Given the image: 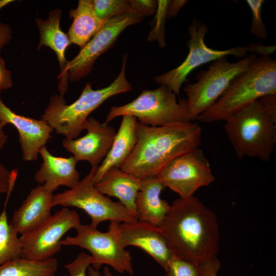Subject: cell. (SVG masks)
Listing matches in <instances>:
<instances>
[{"instance_id": "6da1fadb", "label": "cell", "mask_w": 276, "mask_h": 276, "mask_svg": "<svg viewBox=\"0 0 276 276\" xmlns=\"http://www.w3.org/2000/svg\"><path fill=\"white\" fill-rule=\"evenodd\" d=\"M136 134L135 146L120 169L141 179L157 176L170 162L202 142L201 128L193 122L152 127L137 121Z\"/></svg>"}, {"instance_id": "7a4b0ae2", "label": "cell", "mask_w": 276, "mask_h": 276, "mask_svg": "<svg viewBox=\"0 0 276 276\" xmlns=\"http://www.w3.org/2000/svg\"><path fill=\"white\" fill-rule=\"evenodd\" d=\"M159 227L182 257L201 260L216 256L218 252L217 217L193 196L174 201Z\"/></svg>"}, {"instance_id": "3957f363", "label": "cell", "mask_w": 276, "mask_h": 276, "mask_svg": "<svg viewBox=\"0 0 276 276\" xmlns=\"http://www.w3.org/2000/svg\"><path fill=\"white\" fill-rule=\"evenodd\" d=\"M127 57L126 55L124 56L121 72L109 85L95 90L88 83L79 98L70 104H66L63 96L54 95L50 97L40 119L64 139L78 138L94 110L108 98L132 89L125 75Z\"/></svg>"}, {"instance_id": "277c9868", "label": "cell", "mask_w": 276, "mask_h": 276, "mask_svg": "<svg viewBox=\"0 0 276 276\" xmlns=\"http://www.w3.org/2000/svg\"><path fill=\"white\" fill-rule=\"evenodd\" d=\"M269 94H276V60L269 56H260L234 80L221 97L196 120L205 123L224 120Z\"/></svg>"}, {"instance_id": "5b68a950", "label": "cell", "mask_w": 276, "mask_h": 276, "mask_svg": "<svg viewBox=\"0 0 276 276\" xmlns=\"http://www.w3.org/2000/svg\"><path fill=\"white\" fill-rule=\"evenodd\" d=\"M224 121V130L238 158L270 160L276 143V121L264 111L258 99Z\"/></svg>"}, {"instance_id": "8992f818", "label": "cell", "mask_w": 276, "mask_h": 276, "mask_svg": "<svg viewBox=\"0 0 276 276\" xmlns=\"http://www.w3.org/2000/svg\"><path fill=\"white\" fill-rule=\"evenodd\" d=\"M124 115L132 116L141 124L152 127L191 122L186 99L177 101L176 95L166 86L144 90L130 102L111 107L104 123L108 124Z\"/></svg>"}, {"instance_id": "52a82bcc", "label": "cell", "mask_w": 276, "mask_h": 276, "mask_svg": "<svg viewBox=\"0 0 276 276\" xmlns=\"http://www.w3.org/2000/svg\"><path fill=\"white\" fill-rule=\"evenodd\" d=\"M257 58L250 54L236 62L227 57L220 58L206 70L197 75V81L184 87L187 99L188 117L191 122L196 120L209 109L227 90L234 80L246 71Z\"/></svg>"}, {"instance_id": "ba28073f", "label": "cell", "mask_w": 276, "mask_h": 276, "mask_svg": "<svg viewBox=\"0 0 276 276\" xmlns=\"http://www.w3.org/2000/svg\"><path fill=\"white\" fill-rule=\"evenodd\" d=\"M111 221L108 231L102 232L90 224H78L75 229L77 235L68 236L61 241V245L78 246L89 251L94 259L91 265L99 270L103 264L109 265L117 272L133 274L132 257L129 251L122 244L118 233L119 223Z\"/></svg>"}, {"instance_id": "9c48e42d", "label": "cell", "mask_w": 276, "mask_h": 276, "mask_svg": "<svg viewBox=\"0 0 276 276\" xmlns=\"http://www.w3.org/2000/svg\"><path fill=\"white\" fill-rule=\"evenodd\" d=\"M98 166L91 170L74 187L53 196V207L60 205L83 210L91 218L94 227L102 222L109 220L120 222L137 220L120 202H115L101 193L95 187V176Z\"/></svg>"}, {"instance_id": "30bf717a", "label": "cell", "mask_w": 276, "mask_h": 276, "mask_svg": "<svg viewBox=\"0 0 276 276\" xmlns=\"http://www.w3.org/2000/svg\"><path fill=\"white\" fill-rule=\"evenodd\" d=\"M190 37L188 42L189 52L185 60L177 67L155 76L154 81L160 86H166L176 95L188 76L198 66L228 55L238 58L245 57L249 52L252 53V43L247 46L236 47L225 50H217L208 47L204 37L208 28L206 25L194 19L189 28Z\"/></svg>"}, {"instance_id": "8fae6325", "label": "cell", "mask_w": 276, "mask_h": 276, "mask_svg": "<svg viewBox=\"0 0 276 276\" xmlns=\"http://www.w3.org/2000/svg\"><path fill=\"white\" fill-rule=\"evenodd\" d=\"M156 177L180 198H188L200 188L215 180L210 163L198 148L182 154L167 164Z\"/></svg>"}, {"instance_id": "7c38bea8", "label": "cell", "mask_w": 276, "mask_h": 276, "mask_svg": "<svg viewBox=\"0 0 276 276\" xmlns=\"http://www.w3.org/2000/svg\"><path fill=\"white\" fill-rule=\"evenodd\" d=\"M143 17L130 9L124 14L105 21L104 24L79 53L67 63L68 79L78 81L93 70L97 59L111 47L117 38L129 26L139 23Z\"/></svg>"}, {"instance_id": "4fadbf2b", "label": "cell", "mask_w": 276, "mask_h": 276, "mask_svg": "<svg viewBox=\"0 0 276 276\" xmlns=\"http://www.w3.org/2000/svg\"><path fill=\"white\" fill-rule=\"evenodd\" d=\"M79 223L80 217L75 210L62 208L36 228L19 237L22 257L34 260L53 257L61 249L62 237Z\"/></svg>"}, {"instance_id": "5bb4252c", "label": "cell", "mask_w": 276, "mask_h": 276, "mask_svg": "<svg viewBox=\"0 0 276 276\" xmlns=\"http://www.w3.org/2000/svg\"><path fill=\"white\" fill-rule=\"evenodd\" d=\"M118 233L123 245L138 247L151 256L164 269L178 255L160 227L135 220L120 223Z\"/></svg>"}, {"instance_id": "9a60e30c", "label": "cell", "mask_w": 276, "mask_h": 276, "mask_svg": "<svg viewBox=\"0 0 276 276\" xmlns=\"http://www.w3.org/2000/svg\"><path fill=\"white\" fill-rule=\"evenodd\" d=\"M84 129L87 133L75 139L62 140V146L73 154L78 162L87 161L91 166H98L108 154L116 130L112 126L101 123L94 118L86 121Z\"/></svg>"}, {"instance_id": "2e32d148", "label": "cell", "mask_w": 276, "mask_h": 276, "mask_svg": "<svg viewBox=\"0 0 276 276\" xmlns=\"http://www.w3.org/2000/svg\"><path fill=\"white\" fill-rule=\"evenodd\" d=\"M0 121L5 126L13 125L17 130L19 143L25 161L36 160L39 150L52 137L54 130L45 122L18 114L7 106L0 98Z\"/></svg>"}, {"instance_id": "e0dca14e", "label": "cell", "mask_w": 276, "mask_h": 276, "mask_svg": "<svg viewBox=\"0 0 276 276\" xmlns=\"http://www.w3.org/2000/svg\"><path fill=\"white\" fill-rule=\"evenodd\" d=\"M53 192L43 185L31 190L13 213L11 223L21 235L35 229L51 216Z\"/></svg>"}, {"instance_id": "ac0fdd59", "label": "cell", "mask_w": 276, "mask_h": 276, "mask_svg": "<svg viewBox=\"0 0 276 276\" xmlns=\"http://www.w3.org/2000/svg\"><path fill=\"white\" fill-rule=\"evenodd\" d=\"M61 15V10L55 9L50 11L47 19L36 18L35 23L39 34L37 51L42 46H45L56 54L60 69L58 90L60 95L64 97L68 88V77L66 72L68 61L65 53L71 42L68 35L60 28Z\"/></svg>"}, {"instance_id": "d6986e66", "label": "cell", "mask_w": 276, "mask_h": 276, "mask_svg": "<svg viewBox=\"0 0 276 276\" xmlns=\"http://www.w3.org/2000/svg\"><path fill=\"white\" fill-rule=\"evenodd\" d=\"M42 162L35 174L36 181L54 192L59 186L70 189L79 181V173L76 169L77 161L73 156L63 157L53 155L45 146L39 151Z\"/></svg>"}, {"instance_id": "ffe728a7", "label": "cell", "mask_w": 276, "mask_h": 276, "mask_svg": "<svg viewBox=\"0 0 276 276\" xmlns=\"http://www.w3.org/2000/svg\"><path fill=\"white\" fill-rule=\"evenodd\" d=\"M141 180L120 168L113 167L104 174L95 183V187L104 195L117 198L136 219L135 199L140 189Z\"/></svg>"}, {"instance_id": "44dd1931", "label": "cell", "mask_w": 276, "mask_h": 276, "mask_svg": "<svg viewBox=\"0 0 276 276\" xmlns=\"http://www.w3.org/2000/svg\"><path fill=\"white\" fill-rule=\"evenodd\" d=\"M165 187L156 176L141 180L135 206L137 220L160 226L167 215L170 205L160 197Z\"/></svg>"}, {"instance_id": "7402d4cb", "label": "cell", "mask_w": 276, "mask_h": 276, "mask_svg": "<svg viewBox=\"0 0 276 276\" xmlns=\"http://www.w3.org/2000/svg\"><path fill=\"white\" fill-rule=\"evenodd\" d=\"M120 128L114 136L111 148L100 166H98L94 181L96 183L111 168H120L132 153L136 143L135 118L122 116Z\"/></svg>"}, {"instance_id": "603a6c76", "label": "cell", "mask_w": 276, "mask_h": 276, "mask_svg": "<svg viewBox=\"0 0 276 276\" xmlns=\"http://www.w3.org/2000/svg\"><path fill=\"white\" fill-rule=\"evenodd\" d=\"M73 22L67 35L71 43L82 48L100 29L105 20L95 13L91 0H80L75 9L70 12Z\"/></svg>"}, {"instance_id": "cb8c5ba5", "label": "cell", "mask_w": 276, "mask_h": 276, "mask_svg": "<svg viewBox=\"0 0 276 276\" xmlns=\"http://www.w3.org/2000/svg\"><path fill=\"white\" fill-rule=\"evenodd\" d=\"M58 262L52 257L34 260L19 257L0 266V276H55Z\"/></svg>"}, {"instance_id": "d4e9b609", "label": "cell", "mask_w": 276, "mask_h": 276, "mask_svg": "<svg viewBox=\"0 0 276 276\" xmlns=\"http://www.w3.org/2000/svg\"><path fill=\"white\" fill-rule=\"evenodd\" d=\"M220 268L216 256L199 260L177 255L165 268V276H217Z\"/></svg>"}, {"instance_id": "484cf974", "label": "cell", "mask_w": 276, "mask_h": 276, "mask_svg": "<svg viewBox=\"0 0 276 276\" xmlns=\"http://www.w3.org/2000/svg\"><path fill=\"white\" fill-rule=\"evenodd\" d=\"M12 190L7 193L4 209L0 214V266L22 257V247L18 233L8 221L7 205Z\"/></svg>"}, {"instance_id": "4316f807", "label": "cell", "mask_w": 276, "mask_h": 276, "mask_svg": "<svg viewBox=\"0 0 276 276\" xmlns=\"http://www.w3.org/2000/svg\"><path fill=\"white\" fill-rule=\"evenodd\" d=\"M92 4L95 13L103 20L124 14L130 10L128 1L125 0H94Z\"/></svg>"}, {"instance_id": "83f0119b", "label": "cell", "mask_w": 276, "mask_h": 276, "mask_svg": "<svg viewBox=\"0 0 276 276\" xmlns=\"http://www.w3.org/2000/svg\"><path fill=\"white\" fill-rule=\"evenodd\" d=\"M170 2L169 0L157 1L153 27L148 37L149 41L156 40L162 48H164L166 44L165 24L167 19V11Z\"/></svg>"}, {"instance_id": "f1b7e54d", "label": "cell", "mask_w": 276, "mask_h": 276, "mask_svg": "<svg viewBox=\"0 0 276 276\" xmlns=\"http://www.w3.org/2000/svg\"><path fill=\"white\" fill-rule=\"evenodd\" d=\"M251 10L252 22L250 32L257 38L266 39L268 34L266 25L262 18L263 0H247L246 1Z\"/></svg>"}, {"instance_id": "f546056e", "label": "cell", "mask_w": 276, "mask_h": 276, "mask_svg": "<svg viewBox=\"0 0 276 276\" xmlns=\"http://www.w3.org/2000/svg\"><path fill=\"white\" fill-rule=\"evenodd\" d=\"M93 257L84 252L80 253L72 262L64 265L70 276H87L88 268L93 264Z\"/></svg>"}, {"instance_id": "4dcf8cb0", "label": "cell", "mask_w": 276, "mask_h": 276, "mask_svg": "<svg viewBox=\"0 0 276 276\" xmlns=\"http://www.w3.org/2000/svg\"><path fill=\"white\" fill-rule=\"evenodd\" d=\"M130 9L142 17L155 14L157 8V1L154 0L128 1Z\"/></svg>"}, {"instance_id": "1f68e13d", "label": "cell", "mask_w": 276, "mask_h": 276, "mask_svg": "<svg viewBox=\"0 0 276 276\" xmlns=\"http://www.w3.org/2000/svg\"><path fill=\"white\" fill-rule=\"evenodd\" d=\"M17 171H10L3 164L0 163V194L7 193L14 187L16 178Z\"/></svg>"}, {"instance_id": "d6a6232c", "label": "cell", "mask_w": 276, "mask_h": 276, "mask_svg": "<svg viewBox=\"0 0 276 276\" xmlns=\"http://www.w3.org/2000/svg\"><path fill=\"white\" fill-rule=\"evenodd\" d=\"M258 101L264 111L276 121V94H269L260 98Z\"/></svg>"}, {"instance_id": "836d02e7", "label": "cell", "mask_w": 276, "mask_h": 276, "mask_svg": "<svg viewBox=\"0 0 276 276\" xmlns=\"http://www.w3.org/2000/svg\"><path fill=\"white\" fill-rule=\"evenodd\" d=\"M13 83L11 73L7 68L5 61L0 54V93L11 88Z\"/></svg>"}, {"instance_id": "e575fe53", "label": "cell", "mask_w": 276, "mask_h": 276, "mask_svg": "<svg viewBox=\"0 0 276 276\" xmlns=\"http://www.w3.org/2000/svg\"><path fill=\"white\" fill-rule=\"evenodd\" d=\"M12 36L11 27L8 24L0 21V50L10 42Z\"/></svg>"}, {"instance_id": "d590c367", "label": "cell", "mask_w": 276, "mask_h": 276, "mask_svg": "<svg viewBox=\"0 0 276 276\" xmlns=\"http://www.w3.org/2000/svg\"><path fill=\"white\" fill-rule=\"evenodd\" d=\"M188 1L186 0L170 1L167 11V19L176 17L180 9Z\"/></svg>"}, {"instance_id": "8d00e7d4", "label": "cell", "mask_w": 276, "mask_h": 276, "mask_svg": "<svg viewBox=\"0 0 276 276\" xmlns=\"http://www.w3.org/2000/svg\"><path fill=\"white\" fill-rule=\"evenodd\" d=\"M87 274L88 276H101L100 273L98 270H95L90 266L88 268ZM104 276H112L108 266H105L103 269Z\"/></svg>"}, {"instance_id": "74e56055", "label": "cell", "mask_w": 276, "mask_h": 276, "mask_svg": "<svg viewBox=\"0 0 276 276\" xmlns=\"http://www.w3.org/2000/svg\"><path fill=\"white\" fill-rule=\"evenodd\" d=\"M4 127L0 121V151L4 148L8 140V135L3 130Z\"/></svg>"}, {"instance_id": "f35d334b", "label": "cell", "mask_w": 276, "mask_h": 276, "mask_svg": "<svg viewBox=\"0 0 276 276\" xmlns=\"http://www.w3.org/2000/svg\"><path fill=\"white\" fill-rule=\"evenodd\" d=\"M13 2L11 0H0V9Z\"/></svg>"}]
</instances>
